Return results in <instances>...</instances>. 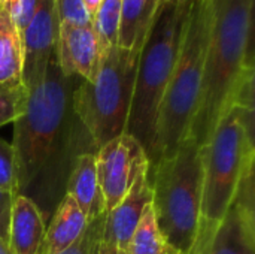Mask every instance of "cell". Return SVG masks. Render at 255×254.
I'll return each instance as SVG.
<instances>
[{
  "label": "cell",
  "instance_id": "25",
  "mask_svg": "<svg viewBox=\"0 0 255 254\" xmlns=\"http://www.w3.org/2000/svg\"><path fill=\"white\" fill-rule=\"evenodd\" d=\"M15 196L0 189V238L6 243H7V234H9L10 210H12V202Z\"/></svg>",
  "mask_w": 255,
  "mask_h": 254
},
{
  "label": "cell",
  "instance_id": "4",
  "mask_svg": "<svg viewBox=\"0 0 255 254\" xmlns=\"http://www.w3.org/2000/svg\"><path fill=\"white\" fill-rule=\"evenodd\" d=\"M191 0H161L140 49L127 135L145 150L149 168L155 162V133L160 105L170 81Z\"/></svg>",
  "mask_w": 255,
  "mask_h": 254
},
{
  "label": "cell",
  "instance_id": "16",
  "mask_svg": "<svg viewBox=\"0 0 255 254\" xmlns=\"http://www.w3.org/2000/svg\"><path fill=\"white\" fill-rule=\"evenodd\" d=\"M161 0H121V18L117 45L124 49H142Z\"/></svg>",
  "mask_w": 255,
  "mask_h": 254
},
{
  "label": "cell",
  "instance_id": "29",
  "mask_svg": "<svg viewBox=\"0 0 255 254\" xmlns=\"http://www.w3.org/2000/svg\"><path fill=\"white\" fill-rule=\"evenodd\" d=\"M96 254H97V252H96Z\"/></svg>",
  "mask_w": 255,
  "mask_h": 254
},
{
  "label": "cell",
  "instance_id": "14",
  "mask_svg": "<svg viewBox=\"0 0 255 254\" xmlns=\"http://www.w3.org/2000/svg\"><path fill=\"white\" fill-rule=\"evenodd\" d=\"M90 222L67 193L55 207L46 223L39 254H60L76 244L85 234Z\"/></svg>",
  "mask_w": 255,
  "mask_h": 254
},
{
  "label": "cell",
  "instance_id": "24",
  "mask_svg": "<svg viewBox=\"0 0 255 254\" xmlns=\"http://www.w3.org/2000/svg\"><path fill=\"white\" fill-rule=\"evenodd\" d=\"M3 1L10 13V18L13 19L16 28L19 30L22 36L25 27L28 25V22L31 21L37 9L39 0H3Z\"/></svg>",
  "mask_w": 255,
  "mask_h": 254
},
{
  "label": "cell",
  "instance_id": "1",
  "mask_svg": "<svg viewBox=\"0 0 255 254\" xmlns=\"http://www.w3.org/2000/svg\"><path fill=\"white\" fill-rule=\"evenodd\" d=\"M79 79L63 73L55 52L43 76L27 88L25 109L13 121L10 145L16 162L18 195L37 205L45 225L66 195L76 159L99 151L73 111V91Z\"/></svg>",
  "mask_w": 255,
  "mask_h": 254
},
{
  "label": "cell",
  "instance_id": "28",
  "mask_svg": "<svg viewBox=\"0 0 255 254\" xmlns=\"http://www.w3.org/2000/svg\"><path fill=\"white\" fill-rule=\"evenodd\" d=\"M0 254H12L10 249H9V246H7V243H6V241H3L1 238H0Z\"/></svg>",
  "mask_w": 255,
  "mask_h": 254
},
{
  "label": "cell",
  "instance_id": "9",
  "mask_svg": "<svg viewBox=\"0 0 255 254\" xmlns=\"http://www.w3.org/2000/svg\"><path fill=\"white\" fill-rule=\"evenodd\" d=\"M203 254H255L254 171L244 178Z\"/></svg>",
  "mask_w": 255,
  "mask_h": 254
},
{
  "label": "cell",
  "instance_id": "3",
  "mask_svg": "<svg viewBox=\"0 0 255 254\" xmlns=\"http://www.w3.org/2000/svg\"><path fill=\"white\" fill-rule=\"evenodd\" d=\"M253 132L254 109L232 105L202 147V205L197 240L191 254L205 253L244 178L254 171Z\"/></svg>",
  "mask_w": 255,
  "mask_h": 254
},
{
  "label": "cell",
  "instance_id": "13",
  "mask_svg": "<svg viewBox=\"0 0 255 254\" xmlns=\"http://www.w3.org/2000/svg\"><path fill=\"white\" fill-rule=\"evenodd\" d=\"M45 220L37 205L24 195H16L12 202L7 246L12 254H39L43 237Z\"/></svg>",
  "mask_w": 255,
  "mask_h": 254
},
{
  "label": "cell",
  "instance_id": "11",
  "mask_svg": "<svg viewBox=\"0 0 255 254\" xmlns=\"http://www.w3.org/2000/svg\"><path fill=\"white\" fill-rule=\"evenodd\" d=\"M55 52L64 75L93 82L99 73L105 51L93 24H60Z\"/></svg>",
  "mask_w": 255,
  "mask_h": 254
},
{
  "label": "cell",
  "instance_id": "17",
  "mask_svg": "<svg viewBox=\"0 0 255 254\" xmlns=\"http://www.w3.org/2000/svg\"><path fill=\"white\" fill-rule=\"evenodd\" d=\"M22 39L3 0H0V82H21Z\"/></svg>",
  "mask_w": 255,
  "mask_h": 254
},
{
  "label": "cell",
  "instance_id": "15",
  "mask_svg": "<svg viewBox=\"0 0 255 254\" xmlns=\"http://www.w3.org/2000/svg\"><path fill=\"white\" fill-rule=\"evenodd\" d=\"M96 154L97 153L81 154L76 159L66 184V193L72 196L88 222H93L99 216L105 214L103 196L97 177Z\"/></svg>",
  "mask_w": 255,
  "mask_h": 254
},
{
  "label": "cell",
  "instance_id": "21",
  "mask_svg": "<svg viewBox=\"0 0 255 254\" xmlns=\"http://www.w3.org/2000/svg\"><path fill=\"white\" fill-rule=\"evenodd\" d=\"M0 189L13 196L18 195L15 153L12 145L3 139H0Z\"/></svg>",
  "mask_w": 255,
  "mask_h": 254
},
{
  "label": "cell",
  "instance_id": "20",
  "mask_svg": "<svg viewBox=\"0 0 255 254\" xmlns=\"http://www.w3.org/2000/svg\"><path fill=\"white\" fill-rule=\"evenodd\" d=\"M27 99L28 90L22 82H0V127L22 115Z\"/></svg>",
  "mask_w": 255,
  "mask_h": 254
},
{
  "label": "cell",
  "instance_id": "10",
  "mask_svg": "<svg viewBox=\"0 0 255 254\" xmlns=\"http://www.w3.org/2000/svg\"><path fill=\"white\" fill-rule=\"evenodd\" d=\"M58 16L54 0H39L37 9L25 27L22 39V73L25 88L36 84L45 73L57 49Z\"/></svg>",
  "mask_w": 255,
  "mask_h": 254
},
{
  "label": "cell",
  "instance_id": "22",
  "mask_svg": "<svg viewBox=\"0 0 255 254\" xmlns=\"http://www.w3.org/2000/svg\"><path fill=\"white\" fill-rule=\"evenodd\" d=\"M60 24L88 25L93 24L91 16L84 7L82 0H54Z\"/></svg>",
  "mask_w": 255,
  "mask_h": 254
},
{
  "label": "cell",
  "instance_id": "7",
  "mask_svg": "<svg viewBox=\"0 0 255 254\" xmlns=\"http://www.w3.org/2000/svg\"><path fill=\"white\" fill-rule=\"evenodd\" d=\"M139 54L118 45L106 49L96 79H79L73 91V111L97 148L126 132Z\"/></svg>",
  "mask_w": 255,
  "mask_h": 254
},
{
  "label": "cell",
  "instance_id": "23",
  "mask_svg": "<svg viewBox=\"0 0 255 254\" xmlns=\"http://www.w3.org/2000/svg\"><path fill=\"white\" fill-rule=\"evenodd\" d=\"M105 216L102 214L93 222H90L85 234L81 237V240L73 244L69 250L60 254H96L97 246L102 241V232H103V225H105Z\"/></svg>",
  "mask_w": 255,
  "mask_h": 254
},
{
  "label": "cell",
  "instance_id": "19",
  "mask_svg": "<svg viewBox=\"0 0 255 254\" xmlns=\"http://www.w3.org/2000/svg\"><path fill=\"white\" fill-rule=\"evenodd\" d=\"M121 18V0H102L96 15L93 16V27L100 40L103 51L117 46Z\"/></svg>",
  "mask_w": 255,
  "mask_h": 254
},
{
  "label": "cell",
  "instance_id": "18",
  "mask_svg": "<svg viewBox=\"0 0 255 254\" xmlns=\"http://www.w3.org/2000/svg\"><path fill=\"white\" fill-rule=\"evenodd\" d=\"M126 254H178L164 240L161 235L152 205L149 204L137 223L126 250Z\"/></svg>",
  "mask_w": 255,
  "mask_h": 254
},
{
  "label": "cell",
  "instance_id": "8",
  "mask_svg": "<svg viewBox=\"0 0 255 254\" xmlns=\"http://www.w3.org/2000/svg\"><path fill=\"white\" fill-rule=\"evenodd\" d=\"M96 163L105 214L126 198L137 174L149 166L143 147L127 133L102 145L96 154Z\"/></svg>",
  "mask_w": 255,
  "mask_h": 254
},
{
  "label": "cell",
  "instance_id": "26",
  "mask_svg": "<svg viewBox=\"0 0 255 254\" xmlns=\"http://www.w3.org/2000/svg\"><path fill=\"white\" fill-rule=\"evenodd\" d=\"M97 254H126L124 250H120V249H115L112 246H108L105 243H99L97 246Z\"/></svg>",
  "mask_w": 255,
  "mask_h": 254
},
{
  "label": "cell",
  "instance_id": "12",
  "mask_svg": "<svg viewBox=\"0 0 255 254\" xmlns=\"http://www.w3.org/2000/svg\"><path fill=\"white\" fill-rule=\"evenodd\" d=\"M152 202L149 166L142 169L126 198L105 216L102 243L126 250L146 207Z\"/></svg>",
  "mask_w": 255,
  "mask_h": 254
},
{
  "label": "cell",
  "instance_id": "6",
  "mask_svg": "<svg viewBox=\"0 0 255 254\" xmlns=\"http://www.w3.org/2000/svg\"><path fill=\"white\" fill-rule=\"evenodd\" d=\"M208 34V0H191L178 58L158 111L155 162L151 168L160 159L172 156L190 135L202 90Z\"/></svg>",
  "mask_w": 255,
  "mask_h": 254
},
{
  "label": "cell",
  "instance_id": "2",
  "mask_svg": "<svg viewBox=\"0 0 255 254\" xmlns=\"http://www.w3.org/2000/svg\"><path fill=\"white\" fill-rule=\"evenodd\" d=\"M209 34L203 81L190 135L206 145L244 79L254 73V0H208Z\"/></svg>",
  "mask_w": 255,
  "mask_h": 254
},
{
  "label": "cell",
  "instance_id": "27",
  "mask_svg": "<svg viewBox=\"0 0 255 254\" xmlns=\"http://www.w3.org/2000/svg\"><path fill=\"white\" fill-rule=\"evenodd\" d=\"M82 3H84V7L87 9L88 15H90L91 19H93V16L96 15V12H97L99 6H100V3H102V0H82Z\"/></svg>",
  "mask_w": 255,
  "mask_h": 254
},
{
  "label": "cell",
  "instance_id": "5",
  "mask_svg": "<svg viewBox=\"0 0 255 254\" xmlns=\"http://www.w3.org/2000/svg\"><path fill=\"white\" fill-rule=\"evenodd\" d=\"M152 210L166 243L178 254H191L199 231L203 156L188 135L175 153L149 169Z\"/></svg>",
  "mask_w": 255,
  "mask_h": 254
}]
</instances>
